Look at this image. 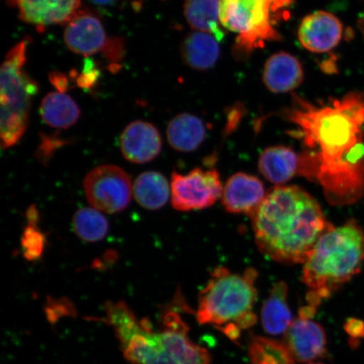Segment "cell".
<instances>
[{
  "label": "cell",
  "instance_id": "8",
  "mask_svg": "<svg viewBox=\"0 0 364 364\" xmlns=\"http://www.w3.org/2000/svg\"><path fill=\"white\" fill-rule=\"evenodd\" d=\"M84 188L91 206L111 215L125 210L134 193L129 176L122 168L112 165L90 171L84 180Z\"/></svg>",
  "mask_w": 364,
  "mask_h": 364
},
{
  "label": "cell",
  "instance_id": "9",
  "mask_svg": "<svg viewBox=\"0 0 364 364\" xmlns=\"http://www.w3.org/2000/svg\"><path fill=\"white\" fill-rule=\"evenodd\" d=\"M223 186L220 174L215 170L196 168L188 175L173 172L171 198L176 210H201L213 206L222 197Z\"/></svg>",
  "mask_w": 364,
  "mask_h": 364
},
{
  "label": "cell",
  "instance_id": "33",
  "mask_svg": "<svg viewBox=\"0 0 364 364\" xmlns=\"http://www.w3.org/2000/svg\"><path fill=\"white\" fill-rule=\"evenodd\" d=\"M317 309L311 306H304L299 309V318L311 320V318L316 316Z\"/></svg>",
  "mask_w": 364,
  "mask_h": 364
},
{
  "label": "cell",
  "instance_id": "27",
  "mask_svg": "<svg viewBox=\"0 0 364 364\" xmlns=\"http://www.w3.org/2000/svg\"><path fill=\"white\" fill-rule=\"evenodd\" d=\"M102 52L107 60L115 63L119 62L125 54L124 41L120 38L108 39Z\"/></svg>",
  "mask_w": 364,
  "mask_h": 364
},
{
  "label": "cell",
  "instance_id": "14",
  "mask_svg": "<svg viewBox=\"0 0 364 364\" xmlns=\"http://www.w3.org/2000/svg\"><path fill=\"white\" fill-rule=\"evenodd\" d=\"M67 24L63 38L73 53L92 55L102 51L107 42L102 21L92 14L79 11Z\"/></svg>",
  "mask_w": 364,
  "mask_h": 364
},
{
  "label": "cell",
  "instance_id": "16",
  "mask_svg": "<svg viewBox=\"0 0 364 364\" xmlns=\"http://www.w3.org/2000/svg\"><path fill=\"white\" fill-rule=\"evenodd\" d=\"M263 83L272 93H288L304 80L301 62L289 53L279 52L267 59L263 68Z\"/></svg>",
  "mask_w": 364,
  "mask_h": 364
},
{
  "label": "cell",
  "instance_id": "18",
  "mask_svg": "<svg viewBox=\"0 0 364 364\" xmlns=\"http://www.w3.org/2000/svg\"><path fill=\"white\" fill-rule=\"evenodd\" d=\"M288 285L284 282H279L273 285L263 304L262 324L267 334H284L294 322L293 314L288 304Z\"/></svg>",
  "mask_w": 364,
  "mask_h": 364
},
{
  "label": "cell",
  "instance_id": "30",
  "mask_svg": "<svg viewBox=\"0 0 364 364\" xmlns=\"http://www.w3.org/2000/svg\"><path fill=\"white\" fill-rule=\"evenodd\" d=\"M344 329L351 338H358L364 336V323L358 318H349L345 323Z\"/></svg>",
  "mask_w": 364,
  "mask_h": 364
},
{
  "label": "cell",
  "instance_id": "28",
  "mask_svg": "<svg viewBox=\"0 0 364 364\" xmlns=\"http://www.w3.org/2000/svg\"><path fill=\"white\" fill-rule=\"evenodd\" d=\"M65 141L54 138V136H42V143H41L36 156L41 161L47 162L52 157L55 149L61 146Z\"/></svg>",
  "mask_w": 364,
  "mask_h": 364
},
{
  "label": "cell",
  "instance_id": "37",
  "mask_svg": "<svg viewBox=\"0 0 364 364\" xmlns=\"http://www.w3.org/2000/svg\"><path fill=\"white\" fill-rule=\"evenodd\" d=\"M10 1V0H8V2Z\"/></svg>",
  "mask_w": 364,
  "mask_h": 364
},
{
  "label": "cell",
  "instance_id": "15",
  "mask_svg": "<svg viewBox=\"0 0 364 364\" xmlns=\"http://www.w3.org/2000/svg\"><path fill=\"white\" fill-rule=\"evenodd\" d=\"M162 141L158 129L144 121L131 122L120 136L122 154L132 163L145 164L153 161L161 151Z\"/></svg>",
  "mask_w": 364,
  "mask_h": 364
},
{
  "label": "cell",
  "instance_id": "21",
  "mask_svg": "<svg viewBox=\"0 0 364 364\" xmlns=\"http://www.w3.org/2000/svg\"><path fill=\"white\" fill-rule=\"evenodd\" d=\"M43 120L54 129H67L78 122V105L65 93L52 92L46 95L40 107Z\"/></svg>",
  "mask_w": 364,
  "mask_h": 364
},
{
  "label": "cell",
  "instance_id": "17",
  "mask_svg": "<svg viewBox=\"0 0 364 364\" xmlns=\"http://www.w3.org/2000/svg\"><path fill=\"white\" fill-rule=\"evenodd\" d=\"M301 164V156L291 148L279 145L264 150L259 158L258 168L267 181L282 185L300 173Z\"/></svg>",
  "mask_w": 364,
  "mask_h": 364
},
{
  "label": "cell",
  "instance_id": "3",
  "mask_svg": "<svg viewBox=\"0 0 364 364\" xmlns=\"http://www.w3.org/2000/svg\"><path fill=\"white\" fill-rule=\"evenodd\" d=\"M100 321L110 326L131 364H211L207 348L189 338V326L179 314L168 311L161 328L154 331L148 318L139 320L124 301L107 302Z\"/></svg>",
  "mask_w": 364,
  "mask_h": 364
},
{
  "label": "cell",
  "instance_id": "26",
  "mask_svg": "<svg viewBox=\"0 0 364 364\" xmlns=\"http://www.w3.org/2000/svg\"><path fill=\"white\" fill-rule=\"evenodd\" d=\"M23 256L26 260H38L44 252L47 238L38 227V222H28L21 239Z\"/></svg>",
  "mask_w": 364,
  "mask_h": 364
},
{
  "label": "cell",
  "instance_id": "10",
  "mask_svg": "<svg viewBox=\"0 0 364 364\" xmlns=\"http://www.w3.org/2000/svg\"><path fill=\"white\" fill-rule=\"evenodd\" d=\"M284 335L283 343L297 363H311L326 354V331L316 321L299 318Z\"/></svg>",
  "mask_w": 364,
  "mask_h": 364
},
{
  "label": "cell",
  "instance_id": "19",
  "mask_svg": "<svg viewBox=\"0 0 364 364\" xmlns=\"http://www.w3.org/2000/svg\"><path fill=\"white\" fill-rule=\"evenodd\" d=\"M181 57L186 65L204 71L215 67L220 56L218 39L211 33L195 31L181 43Z\"/></svg>",
  "mask_w": 364,
  "mask_h": 364
},
{
  "label": "cell",
  "instance_id": "32",
  "mask_svg": "<svg viewBox=\"0 0 364 364\" xmlns=\"http://www.w3.org/2000/svg\"><path fill=\"white\" fill-rule=\"evenodd\" d=\"M218 330L222 331L223 333L228 336L231 341H235V343H237L238 340L240 338V329L235 324H228Z\"/></svg>",
  "mask_w": 364,
  "mask_h": 364
},
{
  "label": "cell",
  "instance_id": "29",
  "mask_svg": "<svg viewBox=\"0 0 364 364\" xmlns=\"http://www.w3.org/2000/svg\"><path fill=\"white\" fill-rule=\"evenodd\" d=\"M100 72L95 68L94 63L90 59L86 60L83 74L77 79V84L81 88H92L95 82L97 81Z\"/></svg>",
  "mask_w": 364,
  "mask_h": 364
},
{
  "label": "cell",
  "instance_id": "20",
  "mask_svg": "<svg viewBox=\"0 0 364 364\" xmlns=\"http://www.w3.org/2000/svg\"><path fill=\"white\" fill-rule=\"evenodd\" d=\"M166 136L171 146L177 151L192 152L201 146L206 138V127L193 114H180L168 124Z\"/></svg>",
  "mask_w": 364,
  "mask_h": 364
},
{
  "label": "cell",
  "instance_id": "6",
  "mask_svg": "<svg viewBox=\"0 0 364 364\" xmlns=\"http://www.w3.org/2000/svg\"><path fill=\"white\" fill-rule=\"evenodd\" d=\"M29 41L23 40L7 53L1 67V146L19 142L28 126L31 100L38 86L24 70Z\"/></svg>",
  "mask_w": 364,
  "mask_h": 364
},
{
  "label": "cell",
  "instance_id": "13",
  "mask_svg": "<svg viewBox=\"0 0 364 364\" xmlns=\"http://www.w3.org/2000/svg\"><path fill=\"white\" fill-rule=\"evenodd\" d=\"M266 195L265 186L260 179L240 172L226 181L222 203L228 212L250 215L260 206Z\"/></svg>",
  "mask_w": 364,
  "mask_h": 364
},
{
  "label": "cell",
  "instance_id": "5",
  "mask_svg": "<svg viewBox=\"0 0 364 364\" xmlns=\"http://www.w3.org/2000/svg\"><path fill=\"white\" fill-rule=\"evenodd\" d=\"M257 271L248 268L244 273H234L218 267L201 291L198 298L197 320L201 325L220 328L235 324L253 312L257 300Z\"/></svg>",
  "mask_w": 364,
  "mask_h": 364
},
{
  "label": "cell",
  "instance_id": "1",
  "mask_svg": "<svg viewBox=\"0 0 364 364\" xmlns=\"http://www.w3.org/2000/svg\"><path fill=\"white\" fill-rule=\"evenodd\" d=\"M261 252L283 264H304L328 228L320 204L297 186H279L250 215Z\"/></svg>",
  "mask_w": 364,
  "mask_h": 364
},
{
  "label": "cell",
  "instance_id": "25",
  "mask_svg": "<svg viewBox=\"0 0 364 364\" xmlns=\"http://www.w3.org/2000/svg\"><path fill=\"white\" fill-rule=\"evenodd\" d=\"M75 233L86 242H97L106 237L109 223L101 211L84 208L75 213L73 220Z\"/></svg>",
  "mask_w": 364,
  "mask_h": 364
},
{
  "label": "cell",
  "instance_id": "35",
  "mask_svg": "<svg viewBox=\"0 0 364 364\" xmlns=\"http://www.w3.org/2000/svg\"><path fill=\"white\" fill-rule=\"evenodd\" d=\"M359 26H360V29L362 30L363 33L364 35V16H363V19L359 21Z\"/></svg>",
  "mask_w": 364,
  "mask_h": 364
},
{
  "label": "cell",
  "instance_id": "11",
  "mask_svg": "<svg viewBox=\"0 0 364 364\" xmlns=\"http://www.w3.org/2000/svg\"><path fill=\"white\" fill-rule=\"evenodd\" d=\"M343 28L338 18L326 11H316L304 17L298 30L304 48L314 53H324L338 46Z\"/></svg>",
  "mask_w": 364,
  "mask_h": 364
},
{
  "label": "cell",
  "instance_id": "12",
  "mask_svg": "<svg viewBox=\"0 0 364 364\" xmlns=\"http://www.w3.org/2000/svg\"><path fill=\"white\" fill-rule=\"evenodd\" d=\"M20 19L43 27L70 22L80 11V0H10Z\"/></svg>",
  "mask_w": 364,
  "mask_h": 364
},
{
  "label": "cell",
  "instance_id": "36",
  "mask_svg": "<svg viewBox=\"0 0 364 364\" xmlns=\"http://www.w3.org/2000/svg\"><path fill=\"white\" fill-rule=\"evenodd\" d=\"M309 364H322L321 363H309Z\"/></svg>",
  "mask_w": 364,
  "mask_h": 364
},
{
  "label": "cell",
  "instance_id": "22",
  "mask_svg": "<svg viewBox=\"0 0 364 364\" xmlns=\"http://www.w3.org/2000/svg\"><path fill=\"white\" fill-rule=\"evenodd\" d=\"M134 195L144 208L157 210L165 206L171 197V186L165 176L156 171H147L136 179Z\"/></svg>",
  "mask_w": 364,
  "mask_h": 364
},
{
  "label": "cell",
  "instance_id": "31",
  "mask_svg": "<svg viewBox=\"0 0 364 364\" xmlns=\"http://www.w3.org/2000/svg\"><path fill=\"white\" fill-rule=\"evenodd\" d=\"M50 81L59 92L65 93L68 87V80L65 75L60 73L53 72L49 75Z\"/></svg>",
  "mask_w": 364,
  "mask_h": 364
},
{
  "label": "cell",
  "instance_id": "4",
  "mask_svg": "<svg viewBox=\"0 0 364 364\" xmlns=\"http://www.w3.org/2000/svg\"><path fill=\"white\" fill-rule=\"evenodd\" d=\"M364 231L356 221L329 225L304 263L302 281L309 289L308 306L318 308L361 271Z\"/></svg>",
  "mask_w": 364,
  "mask_h": 364
},
{
  "label": "cell",
  "instance_id": "2",
  "mask_svg": "<svg viewBox=\"0 0 364 364\" xmlns=\"http://www.w3.org/2000/svg\"><path fill=\"white\" fill-rule=\"evenodd\" d=\"M285 115L301 132L307 152V177L316 180L321 172L338 165L363 142L364 94L353 92L324 105L298 97Z\"/></svg>",
  "mask_w": 364,
  "mask_h": 364
},
{
  "label": "cell",
  "instance_id": "7",
  "mask_svg": "<svg viewBox=\"0 0 364 364\" xmlns=\"http://www.w3.org/2000/svg\"><path fill=\"white\" fill-rule=\"evenodd\" d=\"M292 0H220V25L236 34V52L247 55L267 42L279 41L276 25Z\"/></svg>",
  "mask_w": 364,
  "mask_h": 364
},
{
  "label": "cell",
  "instance_id": "24",
  "mask_svg": "<svg viewBox=\"0 0 364 364\" xmlns=\"http://www.w3.org/2000/svg\"><path fill=\"white\" fill-rule=\"evenodd\" d=\"M248 353L250 364H297L284 343L266 336L253 335Z\"/></svg>",
  "mask_w": 364,
  "mask_h": 364
},
{
  "label": "cell",
  "instance_id": "34",
  "mask_svg": "<svg viewBox=\"0 0 364 364\" xmlns=\"http://www.w3.org/2000/svg\"><path fill=\"white\" fill-rule=\"evenodd\" d=\"M91 1L100 4V6H107V4H112L115 0H91Z\"/></svg>",
  "mask_w": 364,
  "mask_h": 364
},
{
  "label": "cell",
  "instance_id": "23",
  "mask_svg": "<svg viewBox=\"0 0 364 364\" xmlns=\"http://www.w3.org/2000/svg\"><path fill=\"white\" fill-rule=\"evenodd\" d=\"M220 0H186L184 16L193 29L223 38L220 29Z\"/></svg>",
  "mask_w": 364,
  "mask_h": 364
}]
</instances>
